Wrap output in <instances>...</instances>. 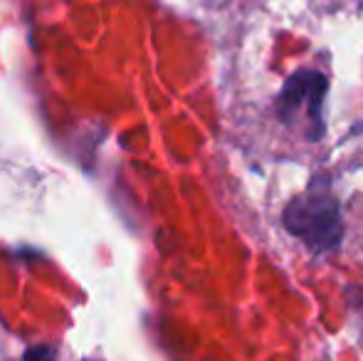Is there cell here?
<instances>
[{"mask_svg":"<svg viewBox=\"0 0 363 361\" xmlns=\"http://www.w3.org/2000/svg\"><path fill=\"white\" fill-rule=\"evenodd\" d=\"M284 218H287V228L294 235L306 238V243H314L321 250H326L341 235L339 206L326 188L321 193L311 188V191H306V196L291 201Z\"/></svg>","mask_w":363,"mask_h":361,"instance_id":"1","label":"cell"},{"mask_svg":"<svg viewBox=\"0 0 363 361\" xmlns=\"http://www.w3.org/2000/svg\"><path fill=\"white\" fill-rule=\"evenodd\" d=\"M40 357H43V359H35L33 354H30V357H28V361H55L52 357H50L48 352H45V349H40Z\"/></svg>","mask_w":363,"mask_h":361,"instance_id":"2","label":"cell"}]
</instances>
